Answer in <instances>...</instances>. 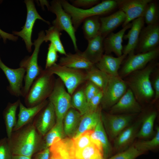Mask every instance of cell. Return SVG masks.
Listing matches in <instances>:
<instances>
[{"label":"cell","instance_id":"cell-24","mask_svg":"<svg viewBox=\"0 0 159 159\" xmlns=\"http://www.w3.org/2000/svg\"><path fill=\"white\" fill-rule=\"evenodd\" d=\"M104 38L99 34L88 41L87 47L84 51L82 52L84 57L94 64L100 61L104 54Z\"/></svg>","mask_w":159,"mask_h":159},{"label":"cell","instance_id":"cell-18","mask_svg":"<svg viewBox=\"0 0 159 159\" xmlns=\"http://www.w3.org/2000/svg\"><path fill=\"white\" fill-rule=\"evenodd\" d=\"M142 121V117L124 129L115 139L113 151L117 153L122 151L129 147L138 132Z\"/></svg>","mask_w":159,"mask_h":159},{"label":"cell","instance_id":"cell-22","mask_svg":"<svg viewBox=\"0 0 159 159\" xmlns=\"http://www.w3.org/2000/svg\"><path fill=\"white\" fill-rule=\"evenodd\" d=\"M125 19V13L120 10L109 16H100L101 27L99 34L105 38L115 29L122 24Z\"/></svg>","mask_w":159,"mask_h":159},{"label":"cell","instance_id":"cell-38","mask_svg":"<svg viewBox=\"0 0 159 159\" xmlns=\"http://www.w3.org/2000/svg\"><path fill=\"white\" fill-rule=\"evenodd\" d=\"M156 133L151 140H148L138 141L134 145L139 150L145 153L146 152L153 150L158 147L159 145V127H157Z\"/></svg>","mask_w":159,"mask_h":159},{"label":"cell","instance_id":"cell-21","mask_svg":"<svg viewBox=\"0 0 159 159\" xmlns=\"http://www.w3.org/2000/svg\"><path fill=\"white\" fill-rule=\"evenodd\" d=\"M145 22L143 17L137 18L132 21L130 29L123 38L128 40L127 44L123 49L122 54L126 55L134 53L141 29L144 26Z\"/></svg>","mask_w":159,"mask_h":159},{"label":"cell","instance_id":"cell-8","mask_svg":"<svg viewBox=\"0 0 159 159\" xmlns=\"http://www.w3.org/2000/svg\"><path fill=\"white\" fill-rule=\"evenodd\" d=\"M71 97L60 79L56 80L53 90L48 98L49 101L54 107L56 122H63L66 113L72 107Z\"/></svg>","mask_w":159,"mask_h":159},{"label":"cell","instance_id":"cell-1","mask_svg":"<svg viewBox=\"0 0 159 159\" xmlns=\"http://www.w3.org/2000/svg\"><path fill=\"white\" fill-rule=\"evenodd\" d=\"M42 138L32 122L13 131L8 139L13 155L32 158L43 150Z\"/></svg>","mask_w":159,"mask_h":159},{"label":"cell","instance_id":"cell-27","mask_svg":"<svg viewBox=\"0 0 159 159\" xmlns=\"http://www.w3.org/2000/svg\"><path fill=\"white\" fill-rule=\"evenodd\" d=\"M101 106H99L96 111L87 112L82 115L77 130L73 138L77 137L85 131L95 129L101 120Z\"/></svg>","mask_w":159,"mask_h":159},{"label":"cell","instance_id":"cell-29","mask_svg":"<svg viewBox=\"0 0 159 159\" xmlns=\"http://www.w3.org/2000/svg\"><path fill=\"white\" fill-rule=\"evenodd\" d=\"M66 137L62 122H56L53 127L43 137V150L49 148L54 143Z\"/></svg>","mask_w":159,"mask_h":159},{"label":"cell","instance_id":"cell-31","mask_svg":"<svg viewBox=\"0 0 159 159\" xmlns=\"http://www.w3.org/2000/svg\"><path fill=\"white\" fill-rule=\"evenodd\" d=\"M157 116L155 111H152L142 117L141 127L137 133L136 138H144L151 136L153 132L154 123Z\"/></svg>","mask_w":159,"mask_h":159},{"label":"cell","instance_id":"cell-20","mask_svg":"<svg viewBox=\"0 0 159 159\" xmlns=\"http://www.w3.org/2000/svg\"><path fill=\"white\" fill-rule=\"evenodd\" d=\"M49 101L47 100L33 107H26L20 101L18 118L13 131L18 130L32 122L39 112L47 105Z\"/></svg>","mask_w":159,"mask_h":159},{"label":"cell","instance_id":"cell-48","mask_svg":"<svg viewBox=\"0 0 159 159\" xmlns=\"http://www.w3.org/2000/svg\"><path fill=\"white\" fill-rule=\"evenodd\" d=\"M49 148L42 150L34 154L33 159H49Z\"/></svg>","mask_w":159,"mask_h":159},{"label":"cell","instance_id":"cell-39","mask_svg":"<svg viewBox=\"0 0 159 159\" xmlns=\"http://www.w3.org/2000/svg\"><path fill=\"white\" fill-rule=\"evenodd\" d=\"M144 153L138 150L133 144L125 150L105 159H135Z\"/></svg>","mask_w":159,"mask_h":159},{"label":"cell","instance_id":"cell-5","mask_svg":"<svg viewBox=\"0 0 159 159\" xmlns=\"http://www.w3.org/2000/svg\"><path fill=\"white\" fill-rule=\"evenodd\" d=\"M45 32L42 30L38 34L37 39L33 43L34 48L32 55L24 58L20 62L19 67H24L26 70L24 77V85L22 91V96L25 97L32 85L42 69L38 64V58L40 48L44 42Z\"/></svg>","mask_w":159,"mask_h":159},{"label":"cell","instance_id":"cell-30","mask_svg":"<svg viewBox=\"0 0 159 159\" xmlns=\"http://www.w3.org/2000/svg\"><path fill=\"white\" fill-rule=\"evenodd\" d=\"M100 16H91L85 19L83 22L82 29L85 38L87 41L99 34L101 27Z\"/></svg>","mask_w":159,"mask_h":159},{"label":"cell","instance_id":"cell-50","mask_svg":"<svg viewBox=\"0 0 159 159\" xmlns=\"http://www.w3.org/2000/svg\"><path fill=\"white\" fill-rule=\"evenodd\" d=\"M49 159H63L61 157L52 154H49Z\"/></svg>","mask_w":159,"mask_h":159},{"label":"cell","instance_id":"cell-9","mask_svg":"<svg viewBox=\"0 0 159 159\" xmlns=\"http://www.w3.org/2000/svg\"><path fill=\"white\" fill-rule=\"evenodd\" d=\"M127 86L125 81L119 76L109 75L107 84L103 92L100 103L102 108L110 110L125 93Z\"/></svg>","mask_w":159,"mask_h":159},{"label":"cell","instance_id":"cell-41","mask_svg":"<svg viewBox=\"0 0 159 159\" xmlns=\"http://www.w3.org/2000/svg\"><path fill=\"white\" fill-rule=\"evenodd\" d=\"M12 155L8 138L0 140V159H11Z\"/></svg>","mask_w":159,"mask_h":159},{"label":"cell","instance_id":"cell-4","mask_svg":"<svg viewBox=\"0 0 159 159\" xmlns=\"http://www.w3.org/2000/svg\"><path fill=\"white\" fill-rule=\"evenodd\" d=\"M55 81L54 74L48 69H42L24 97L26 106H36L49 98L54 88Z\"/></svg>","mask_w":159,"mask_h":159},{"label":"cell","instance_id":"cell-3","mask_svg":"<svg viewBox=\"0 0 159 159\" xmlns=\"http://www.w3.org/2000/svg\"><path fill=\"white\" fill-rule=\"evenodd\" d=\"M60 2L64 9L71 16L75 30H77L84 20L88 17L108 14L117 7L116 0H102L100 3L87 9L76 7L66 0Z\"/></svg>","mask_w":159,"mask_h":159},{"label":"cell","instance_id":"cell-13","mask_svg":"<svg viewBox=\"0 0 159 159\" xmlns=\"http://www.w3.org/2000/svg\"><path fill=\"white\" fill-rule=\"evenodd\" d=\"M159 44V23L147 25L140 32L135 49L138 53L146 52L156 48Z\"/></svg>","mask_w":159,"mask_h":159},{"label":"cell","instance_id":"cell-42","mask_svg":"<svg viewBox=\"0 0 159 159\" xmlns=\"http://www.w3.org/2000/svg\"><path fill=\"white\" fill-rule=\"evenodd\" d=\"M58 57L57 52L51 43L49 44L45 69H47L56 63Z\"/></svg>","mask_w":159,"mask_h":159},{"label":"cell","instance_id":"cell-35","mask_svg":"<svg viewBox=\"0 0 159 159\" xmlns=\"http://www.w3.org/2000/svg\"><path fill=\"white\" fill-rule=\"evenodd\" d=\"M61 34V32L52 26L45 30L44 42H50L55 47L57 52L65 56L67 54L60 39Z\"/></svg>","mask_w":159,"mask_h":159},{"label":"cell","instance_id":"cell-45","mask_svg":"<svg viewBox=\"0 0 159 159\" xmlns=\"http://www.w3.org/2000/svg\"><path fill=\"white\" fill-rule=\"evenodd\" d=\"M103 95V92L101 90L89 101L87 112H93L97 110L100 104Z\"/></svg>","mask_w":159,"mask_h":159},{"label":"cell","instance_id":"cell-36","mask_svg":"<svg viewBox=\"0 0 159 159\" xmlns=\"http://www.w3.org/2000/svg\"><path fill=\"white\" fill-rule=\"evenodd\" d=\"M71 102L72 107L82 115L88 111V102L85 96L84 88H82L72 95Z\"/></svg>","mask_w":159,"mask_h":159},{"label":"cell","instance_id":"cell-25","mask_svg":"<svg viewBox=\"0 0 159 159\" xmlns=\"http://www.w3.org/2000/svg\"><path fill=\"white\" fill-rule=\"evenodd\" d=\"M59 64L67 67L77 69H89L95 64H92L84 57L82 52L79 50L75 54H67L60 57Z\"/></svg>","mask_w":159,"mask_h":159},{"label":"cell","instance_id":"cell-17","mask_svg":"<svg viewBox=\"0 0 159 159\" xmlns=\"http://www.w3.org/2000/svg\"><path fill=\"white\" fill-rule=\"evenodd\" d=\"M56 117L54 107L49 101L39 112L33 122L38 132L43 137L54 125Z\"/></svg>","mask_w":159,"mask_h":159},{"label":"cell","instance_id":"cell-37","mask_svg":"<svg viewBox=\"0 0 159 159\" xmlns=\"http://www.w3.org/2000/svg\"><path fill=\"white\" fill-rule=\"evenodd\" d=\"M143 17L147 25L159 23V10L157 2L151 0L146 6Z\"/></svg>","mask_w":159,"mask_h":159},{"label":"cell","instance_id":"cell-49","mask_svg":"<svg viewBox=\"0 0 159 159\" xmlns=\"http://www.w3.org/2000/svg\"><path fill=\"white\" fill-rule=\"evenodd\" d=\"M11 159H32V158L22 155H13Z\"/></svg>","mask_w":159,"mask_h":159},{"label":"cell","instance_id":"cell-32","mask_svg":"<svg viewBox=\"0 0 159 159\" xmlns=\"http://www.w3.org/2000/svg\"><path fill=\"white\" fill-rule=\"evenodd\" d=\"M109 75L97 68L95 65L90 69L86 70V81L92 82L103 92L107 84Z\"/></svg>","mask_w":159,"mask_h":159},{"label":"cell","instance_id":"cell-12","mask_svg":"<svg viewBox=\"0 0 159 159\" xmlns=\"http://www.w3.org/2000/svg\"><path fill=\"white\" fill-rule=\"evenodd\" d=\"M135 115L112 114L102 112L101 120L110 140H114L128 127Z\"/></svg>","mask_w":159,"mask_h":159},{"label":"cell","instance_id":"cell-14","mask_svg":"<svg viewBox=\"0 0 159 159\" xmlns=\"http://www.w3.org/2000/svg\"><path fill=\"white\" fill-rule=\"evenodd\" d=\"M0 68L9 82V85L7 89L10 94L16 97L22 96L23 81L26 73L25 69L22 67L16 69L8 67L3 62L0 56Z\"/></svg>","mask_w":159,"mask_h":159},{"label":"cell","instance_id":"cell-33","mask_svg":"<svg viewBox=\"0 0 159 159\" xmlns=\"http://www.w3.org/2000/svg\"><path fill=\"white\" fill-rule=\"evenodd\" d=\"M94 132L102 146L105 159L109 158L113 151V148L109 142L101 120L97 123Z\"/></svg>","mask_w":159,"mask_h":159},{"label":"cell","instance_id":"cell-6","mask_svg":"<svg viewBox=\"0 0 159 159\" xmlns=\"http://www.w3.org/2000/svg\"><path fill=\"white\" fill-rule=\"evenodd\" d=\"M47 69L59 77L71 95L80 85L86 81V72L82 69L69 68L56 63Z\"/></svg>","mask_w":159,"mask_h":159},{"label":"cell","instance_id":"cell-44","mask_svg":"<svg viewBox=\"0 0 159 159\" xmlns=\"http://www.w3.org/2000/svg\"><path fill=\"white\" fill-rule=\"evenodd\" d=\"M85 96L88 102L95 95L101 90L97 85L92 82L87 81L84 88Z\"/></svg>","mask_w":159,"mask_h":159},{"label":"cell","instance_id":"cell-43","mask_svg":"<svg viewBox=\"0 0 159 159\" xmlns=\"http://www.w3.org/2000/svg\"><path fill=\"white\" fill-rule=\"evenodd\" d=\"M70 1L74 6L84 9L90 8L101 2L99 0H72Z\"/></svg>","mask_w":159,"mask_h":159},{"label":"cell","instance_id":"cell-7","mask_svg":"<svg viewBox=\"0 0 159 159\" xmlns=\"http://www.w3.org/2000/svg\"><path fill=\"white\" fill-rule=\"evenodd\" d=\"M48 10L54 14L56 18L52 22L53 26L60 32L64 31L69 35L75 51H78L75 35L76 31L73 26L71 16L63 9L60 0L52 1Z\"/></svg>","mask_w":159,"mask_h":159},{"label":"cell","instance_id":"cell-15","mask_svg":"<svg viewBox=\"0 0 159 159\" xmlns=\"http://www.w3.org/2000/svg\"><path fill=\"white\" fill-rule=\"evenodd\" d=\"M117 7L122 11L126 19L122 27L126 26L131 21L143 17L145 7L151 0H116Z\"/></svg>","mask_w":159,"mask_h":159},{"label":"cell","instance_id":"cell-2","mask_svg":"<svg viewBox=\"0 0 159 159\" xmlns=\"http://www.w3.org/2000/svg\"><path fill=\"white\" fill-rule=\"evenodd\" d=\"M155 60L149 62L143 68L129 74L126 80L125 81L138 102H148L154 98V92L150 76L158 65Z\"/></svg>","mask_w":159,"mask_h":159},{"label":"cell","instance_id":"cell-26","mask_svg":"<svg viewBox=\"0 0 159 159\" xmlns=\"http://www.w3.org/2000/svg\"><path fill=\"white\" fill-rule=\"evenodd\" d=\"M82 115L74 108H70L63 120L64 131L67 137L72 138L77 130Z\"/></svg>","mask_w":159,"mask_h":159},{"label":"cell","instance_id":"cell-34","mask_svg":"<svg viewBox=\"0 0 159 159\" xmlns=\"http://www.w3.org/2000/svg\"><path fill=\"white\" fill-rule=\"evenodd\" d=\"M72 159H105L103 153L91 143L84 148L75 151Z\"/></svg>","mask_w":159,"mask_h":159},{"label":"cell","instance_id":"cell-46","mask_svg":"<svg viewBox=\"0 0 159 159\" xmlns=\"http://www.w3.org/2000/svg\"><path fill=\"white\" fill-rule=\"evenodd\" d=\"M152 87L154 92V96L152 100V102H156L159 98V75H157L154 78L153 83H152Z\"/></svg>","mask_w":159,"mask_h":159},{"label":"cell","instance_id":"cell-11","mask_svg":"<svg viewBox=\"0 0 159 159\" xmlns=\"http://www.w3.org/2000/svg\"><path fill=\"white\" fill-rule=\"evenodd\" d=\"M159 54V47L149 52L129 54L119 73L122 78L131 73L145 67L151 61L155 60Z\"/></svg>","mask_w":159,"mask_h":159},{"label":"cell","instance_id":"cell-28","mask_svg":"<svg viewBox=\"0 0 159 159\" xmlns=\"http://www.w3.org/2000/svg\"><path fill=\"white\" fill-rule=\"evenodd\" d=\"M20 101L18 99L14 103L9 102L3 112L7 138L8 139L10 138L16 123V112Z\"/></svg>","mask_w":159,"mask_h":159},{"label":"cell","instance_id":"cell-19","mask_svg":"<svg viewBox=\"0 0 159 159\" xmlns=\"http://www.w3.org/2000/svg\"><path fill=\"white\" fill-rule=\"evenodd\" d=\"M131 26V23H130L117 32H112L104 38L105 54H110L113 52L117 57L122 55L123 37L125 32L130 28Z\"/></svg>","mask_w":159,"mask_h":159},{"label":"cell","instance_id":"cell-51","mask_svg":"<svg viewBox=\"0 0 159 159\" xmlns=\"http://www.w3.org/2000/svg\"><path fill=\"white\" fill-rule=\"evenodd\" d=\"M1 39V35H0V40Z\"/></svg>","mask_w":159,"mask_h":159},{"label":"cell","instance_id":"cell-10","mask_svg":"<svg viewBox=\"0 0 159 159\" xmlns=\"http://www.w3.org/2000/svg\"><path fill=\"white\" fill-rule=\"evenodd\" d=\"M27 14L25 24L22 29L19 31H13V34L22 38L24 41L26 49L29 52L32 51L33 43L32 41L33 29L36 20L38 19L44 21L48 24L50 23L44 19L39 14L32 0H25Z\"/></svg>","mask_w":159,"mask_h":159},{"label":"cell","instance_id":"cell-16","mask_svg":"<svg viewBox=\"0 0 159 159\" xmlns=\"http://www.w3.org/2000/svg\"><path fill=\"white\" fill-rule=\"evenodd\" d=\"M142 110L141 106L129 88L117 102L110 109L109 113L137 114L140 112Z\"/></svg>","mask_w":159,"mask_h":159},{"label":"cell","instance_id":"cell-47","mask_svg":"<svg viewBox=\"0 0 159 159\" xmlns=\"http://www.w3.org/2000/svg\"><path fill=\"white\" fill-rule=\"evenodd\" d=\"M0 35L3 40V42L5 43L8 39L13 42L17 41L18 39V37L14 35L13 34L5 32L0 28Z\"/></svg>","mask_w":159,"mask_h":159},{"label":"cell","instance_id":"cell-23","mask_svg":"<svg viewBox=\"0 0 159 159\" xmlns=\"http://www.w3.org/2000/svg\"><path fill=\"white\" fill-rule=\"evenodd\" d=\"M126 56L123 54L120 57H114L110 54H104L95 65L109 76H118L120 66Z\"/></svg>","mask_w":159,"mask_h":159},{"label":"cell","instance_id":"cell-40","mask_svg":"<svg viewBox=\"0 0 159 159\" xmlns=\"http://www.w3.org/2000/svg\"><path fill=\"white\" fill-rule=\"evenodd\" d=\"M92 130L86 131L77 137L72 138L75 152L84 148L91 143L90 135Z\"/></svg>","mask_w":159,"mask_h":159}]
</instances>
